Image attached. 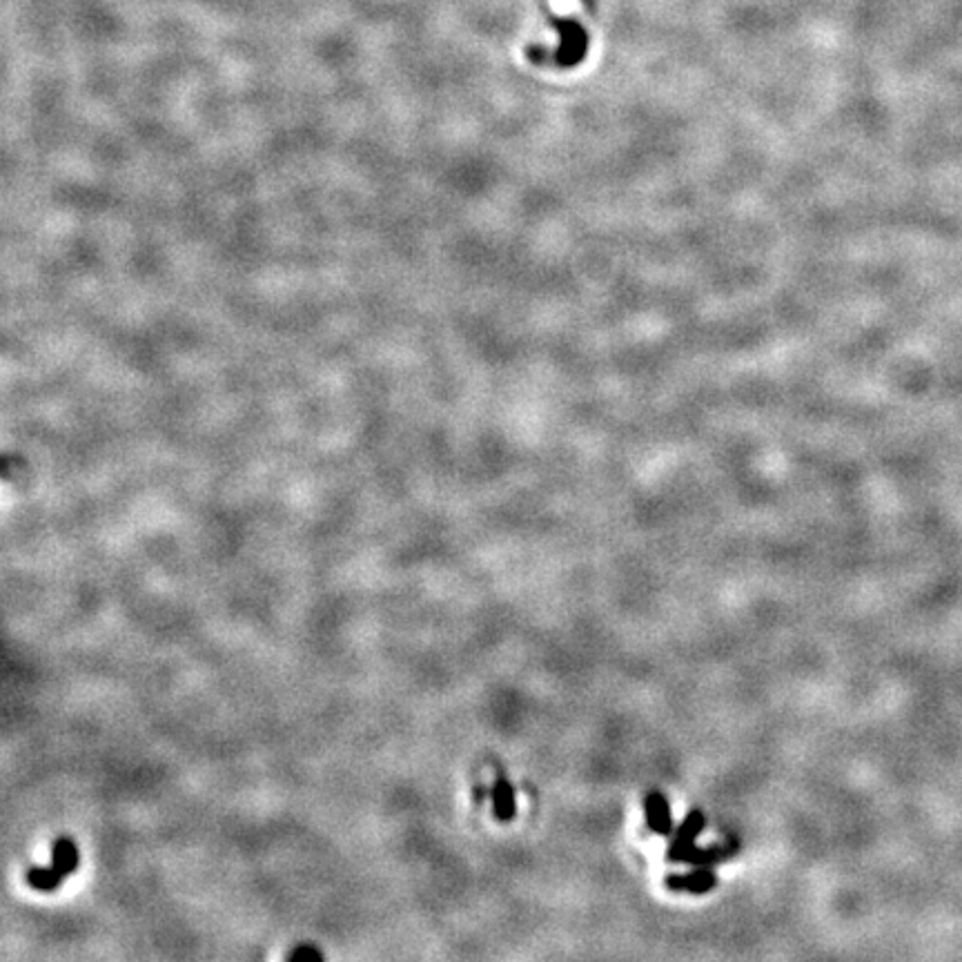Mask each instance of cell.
Masks as SVG:
<instances>
[{"instance_id": "obj_5", "label": "cell", "mask_w": 962, "mask_h": 962, "mask_svg": "<svg viewBox=\"0 0 962 962\" xmlns=\"http://www.w3.org/2000/svg\"><path fill=\"white\" fill-rule=\"evenodd\" d=\"M490 795H493L495 818H497L499 822L508 824L510 820L515 818L517 802H515V789H513V784H510V780L506 778L504 773H497L495 784H493V791H490Z\"/></svg>"}, {"instance_id": "obj_7", "label": "cell", "mask_w": 962, "mask_h": 962, "mask_svg": "<svg viewBox=\"0 0 962 962\" xmlns=\"http://www.w3.org/2000/svg\"><path fill=\"white\" fill-rule=\"evenodd\" d=\"M288 960H301V958H312V960H323V951L319 947H314L310 945V942H306V945H297L292 951H288Z\"/></svg>"}, {"instance_id": "obj_6", "label": "cell", "mask_w": 962, "mask_h": 962, "mask_svg": "<svg viewBox=\"0 0 962 962\" xmlns=\"http://www.w3.org/2000/svg\"><path fill=\"white\" fill-rule=\"evenodd\" d=\"M735 851H738V842L735 840L729 844H722V847H706V849L695 847L684 862H689V865H695V867H711V865H718V862L726 858H733Z\"/></svg>"}, {"instance_id": "obj_2", "label": "cell", "mask_w": 962, "mask_h": 962, "mask_svg": "<svg viewBox=\"0 0 962 962\" xmlns=\"http://www.w3.org/2000/svg\"><path fill=\"white\" fill-rule=\"evenodd\" d=\"M706 827V820H704V813L702 811H691L689 816L684 818V822L680 824V829H677L675 833V838L671 840V847H669V856L671 862H684L686 858H689V853L695 849V840L700 838V833L704 831Z\"/></svg>"}, {"instance_id": "obj_3", "label": "cell", "mask_w": 962, "mask_h": 962, "mask_svg": "<svg viewBox=\"0 0 962 962\" xmlns=\"http://www.w3.org/2000/svg\"><path fill=\"white\" fill-rule=\"evenodd\" d=\"M646 809V827L655 836H671L673 831V818H671V804L666 800V795L662 793H649L644 802Z\"/></svg>"}, {"instance_id": "obj_1", "label": "cell", "mask_w": 962, "mask_h": 962, "mask_svg": "<svg viewBox=\"0 0 962 962\" xmlns=\"http://www.w3.org/2000/svg\"><path fill=\"white\" fill-rule=\"evenodd\" d=\"M81 867V851L70 836L56 838L52 844V862L47 867H29L25 873L27 885L34 891L52 893Z\"/></svg>"}, {"instance_id": "obj_4", "label": "cell", "mask_w": 962, "mask_h": 962, "mask_svg": "<svg viewBox=\"0 0 962 962\" xmlns=\"http://www.w3.org/2000/svg\"><path fill=\"white\" fill-rule=\"evenodd\" d=\"M718 885V876L709 867H698L691 873H673V876L666 878V887L671 891H686V893H706Z\"/></svg>"}]
</instances>
